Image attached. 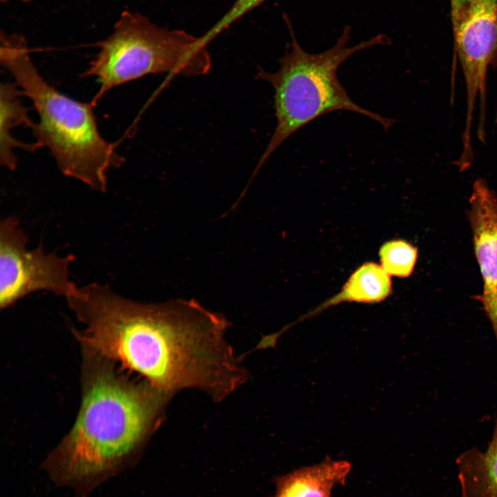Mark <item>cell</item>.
Wrapping results in <instances>:
<instances>
[{
  "mask_svg": "<svg viewBox=\"0 0 497 497\" xmlns=\"http://www.w3.org/2000/svg\"><path fill=\"white\" fill-rule=\"evenodd\" d=\"M21 88L16 83L2 82L0 85V164L10 170L17 166L14 150L22 148L34 153L39 146L34 143H24L12 135V130L21 125L31 128L35 122L28 115V108L23 104Z\"/></svg>",
  "mask_w": 497,
  "mask_h": 497,
  "instance_id": "cell-10",
  "label": "cell"
},
{
  "mask_svg": "<svg viewBox=\"0 0 497 497\" xmlns=\"http://www.w3.org/2000/svg\"><path fill=\"white\" fill-rule=\"evenodd\" d=\"M115 364L83 348L77 417L43 463L55 483L79 497L139 458L173 396L144 379L133 380Z\"/></svg>",
  "mask_w": 497,
  "mask_h": 497,
  "instance_id": "cell-1",
  "label": "cell"
},
{
  "mask_svg": "<svg viewBox=\"0 0 497 497\" xmlns=\"http://www.w3.org/2000/svg\"><path fill=\"white\" fill-rule=\"evenodd\" d=\"M455 46L462 70L467 95L463 157H471V128L476 101L480 99L478 138L485 139L486 84L488 68L497 60V1L474 0L453 23Z\"/></svg>",
  "mask_w": 497,
  "mask_h": 497,
  "instance_id": "cell-6",
  "label": "cell"
},
{
  "mask_svg": "<svg viewBox=\"0 0 497 497\" xmlns=\"http://www.w3.org/2000/svg\"><path fill=\"white\" fill-rule=\"evenodd\" d=\"M266 0H236L226 13L203 35L204 41L208 44L214 38L233 25L246 14Z\"/></svg>",
  "mask_w": 497,
  "mask_h": 497,
  "instance_id": "cell-13",
  "label": "cell"
},
{
  "mask_svg": "<svg viewBox=\"0 0 497 497\" xmlns=\"http://www.w3.org/2000/svg\"><path fill=\"white\" fill-rule=\"evenodd\" d=\"M8 1V0H1V2H3V3H6ZM21 1H24V2H28V1H31V0H21Z\"/></svg>",
  "mask_w": 497,
  "mask_h": 497,
  "instance_id": "cell-15",
  "label": "cell"
},
{
  "mask_svg": "<svg viewBox=\"0 0 497 497\" xmlns=\"http://www.w3.org/2000/svg\"><path fill=\"white\" fill-rule=\"evenodd\" d=\"M392 292L390 275L373 262H367L358 267L349 277L341 291L302 315L299 321L315 316L322 311L341 302L374 304L383 301Z\"/></svg>",
  "mask_w": 497,
  "mask_h": 497,
  "instance_id": "cell-11",
  "label": "cell"
},
{
  "mask_svg": "<svg viewBox=\"0 0 497 497\" xmlns=\"http://www.w3.org/2000/svg\"><path fill=\"white\" fill-rule=\"evenodd\" d=\"M456 465L461 497H497V419L487 449L472 447Z\"/></svg>",
  "mask_w": 497,
  "mask_h": 497,
  "instance_id": "cell-9",
  "label": "cell"
},
{
  "mask_svg": "<svg viewBox=\"0 0 497 497\" xmlns=\"http://www.w3.org/2000/svg\"><path fill=\"white\" fill-rule=\"evenodd\" d=\"M14 216L0 223V307L8 308L26 295L50 291L66 299L79 287L70 279L72 255L47 253L42 244L33 249Z\"/></svg>",
  "mask_w": 497,
  "mask_h": 497,
  "instance_id": "cell-5",
  "label": "cell"
},
{
  "mask_svg": "<svg viewBox=\"0 0 497 497\" xmlns=\"http://www.w3.org/2000/svg\"><path fill=\"white\" fill-rule=\"evenodd\" d=\"M468 216L483 280V291L478 299L497 344V196L483 179L474 183Z\"/></svg>",
  "mask_w": 497,
  "mask_h": 497,
  "instance_id": "cell-7",
  "label": "cell"
},
{
  "mask_svg": "<svg viewBox=\"0 0 497 497\" xmlns=\"http://www.w3.org/2000/svg\"><path fill=\"white\" fill-rule=\"evenodd\" d=\"M474 1V0H451L453 22L458 19L461 12Z\"/></svg>",
  "mask_w": 497,
  "mask_h": 497,
  "instance_id": "cell-14",
  "label": "cell"
},
{
  "mask_svg": "<svg viewBox=\"0 0 497 497\" xmlns=\"http://www.w3.org/2000/svg\"><path fill=\"white\" fill-rule=\"evenodd\" d=\"M351 469L347 460L327 458L320 463L275 476L272 497H331L335 486L345 485Z\"/></svg>",
  "mask_w": 497,
  "mask_h": 497,
  "instance_id": "cell-8",
  "label": "cell"
},
{
  "mask_svg": "<svg viewBox=\"0 0 497 497\" xmlns=\"http://www.w3.org/2000/svg\"><path fill=\"white\" fill-rule=\"evenodd\" d=\"M98 46L99 52L82 75L94 77L99 84L90 101L94 106L113 88L148 75L192 77L206 75L211 68V56L200 37L159 27L128 10L121 14L112 34Z\"/></svg>",
  "mask_w": 497,
  "mask_h": 497,
  "instance_id": "cell-4",
  "label": "cell"
},
{
  "mask_svg": "<svg viewBox=\"0 0 497 497\" xmlns=\"http://www.w3.org/2000/svg\"><path fill=\"white\" fill-rule=\"evenodd\" d=\"M0 40L1 65L38 114L39 122L31 128L35 142L49 150L64 175L106 192L108 172L121 166L125 159L115 145L101 136L94 106L69 97L49 84L32 62L22 36L1 32Z\"/></svg>",
  "mask_w": 497,
  "mask_h": 497,
  "instance_id": "cell-2",
  "label": "cell"
},
{
  "mask_svg": "<svg viewBox=\"0 0 497 497\" xmlns=\"http://www.w3.org/2000/svg\"><path fill=\"white\" fill-rule=\"evenodd\" d=\"M285 21L291 41L279 61V69L269 72L260 68L257 72L258 78L273 88L276 125L253 175L290 136L329 113L345 110L361 114L378 122L385 130L394 123L393 119L355 103L338 77V68L347 59L362 50L387 44V36L378 35L350 46V28L347 26L331 48L312 54L301 47L287 17Z\"/></svg>",
  "mask_w": 497,
  "mask_h": 497,
  "instance_id": "cell-3",
  "label": "cell"
},
{
  "mask_svg": "<svg viewBox=\"0 0 497 497\" xmlns=\"http://www.w3.org/2000/svg\"><path fill=\"white\" fill-rule=\"evenodd\" d=\"M380 266L390 275L409 277L413 272L418 249L403 240H393L383 244L379 251Z\"/></svg>",
  "mask_w": 497,
  "mask_h": 497,
  "instance_id": "cell-12",
  "label": "cell"
}]
</instances>
